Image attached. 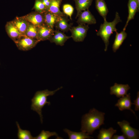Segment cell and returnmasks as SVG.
Returning <instances> with one entry per match:
<instances>
[{
    "instance_id": "obj_3",
    "label": "cell",
    "mask_w": 139,
    "mask_h": 139,
    "mask_svg": "<svg viewBox=\"0 0 139 139\" xmlns=\"http://www.w3.org/2000/svg\"><path fill=\"white\" fill-rule=\"evenodd\" d=\"M62 88L61 86L53 91H50L47 89L37 91L31 99V110L37 112L39 115L41 123H42V109L45 105L50 104L49 102L47 101V97L53 95L56 92Z\"/></svg>"
},
{
    "instance_id": "obj_17",
    "label": "cell",
    "mask_w": 139,
    "mask_h": 139,
    "mask_svg": "<svg viewBox=\"0 0 139 139\" xmlns=\"http://www.w3.org/2000/svg\"><path fill=\"white\" fill-rule=\"evenodd\" d=\"M115 39L112 46L113 51L115 52L121 45L124 40L126 38L127 34L125 31L123 30L120 33L116 32Z\"/></svg>"
},
{
    "instance_id": "obj_22",
    "label": "cell",
    "mask_w": 139,
    "mask_h": 139,
    "mask_svg": "<svg viewBox=\"0 0 139 139\" xmlns=\"http://www.w3.org/2000/svg\"><path fill=\"white\" fill-rule=\"evenodd\" d=\"M64 131L68 134L70 139H85L93 138L82 131L77 132L71 131L67 129H64Z\"/></svg>"
},
{
    "instance_id": "obj_31",
    "label": "cell",
    "mask_w": 139,
    "mask_h": 139,
    "mask_svg": "<svg viewBox=\"0 0 139 139\" xmlns=\"http://www.w3.org/2000/svg\"><path fill=\"white\" fill-rule=\"evenodd\" d=\"M126 138V137L123 134L121 135H114L113 136H112L111 138L112 139H125Z\"/></svg>"
},
{
    "instance_id": "obj_12",
    "label": "cell",
    "mask_w": 139,
    "mask_h": 139,
    "mask_svg": "<svg viewBox=\"0 0 139 139\" xmlns=\"http://www.w3.org/2000/svg\"><path fill=\"white\" fill-rule=\"evenodd\" d=\"M128 7V14L127 20L123 29L124 31L125 30L129 22L134 19L136 13L139 10L136 0H129Z\"/></svg>"
},
{
    "instance_id": "obj_32",
    "label": "cell",
    "mask_w": 139,
    "mask_h": 139,
    "mask_svg": "<svg viewBox=\"0 0 139 139\" xmlns=\"http://www.w3.org/2000/svg\"><path fill=\"white\" fill-rule=\"evenodd\" d=\"M138 8L139 9V0H136Z\"/></svg>"
},
{
    "instance_id": "obj_29",
    "label": "cell",
    "mask_w": 139,
    "mask_h": 139,
    "mask_svg": "<svg viewBox=\"0 0 139 139\" xmlns=\"http://www.w3.org/2000/svg\"><path fill=\"white\" fill-rule=\"evenodd\" d=\"M134 103H132L135 105V110L138 111L139 110V92L138 91L137 93V96L136 99L133 101Z\"/></svg>"
},
{
    "instance_id": "obj_7",
    "label": "cell",
    "mask_w": 139,
    "mask_h": 139,
    "mask_svg": "<svg viewBox=\"0 0 139 139\" xmlns=\"http://www.w3.org/2000/svg\"><path fill=\"white\" fill-rule=\"evenodd\" d=\"M77 22L78 24H93L96 23V20L94 16L88 9L81 12L78 16Z\"/></svg>"
},
{
    "instance_id": "obj_27",
    "label": "cell",
    "mask_w": 139,
    "mask_h": 139,
    "mask_svg": "<svg viewBox=\"0 0 139 139\" xmlns=\"http://www.w3.org/2000/svg\"><path fill=\"white\" fill-rule=\"evenodd\" d=\"M34 8L37 12L43 14L47 11L41 0H36Z\"/></svg>"
},
{
    "instance_id": "obj_6",
    "label": "cell",
    "mask_w": 139,
    "mask_h": 139,
    "mask_svg": "<svg viewBox=\"0 0 139 139\" xmlns=\"http://www.w3.org/2000/svg\"><path fill=\"white\" fill-rule=\"evenodd\" d=\"M39 42L37 40L24 36L14 42L19 49L26 51L34 47Z\"/></svg>"
},
{
    "instance_id": "obj_21",
    "label": "cell",
    "mask_w": 139,
    "mask_h": 139,
    "mask_svg": "<svg viewBox=\"0 0 139 139\" xmlns=\"http://www.w3.org/2000/svg\"><path fill=\"white\" fill-rule=\"evenodd\" d=\"M95 7L103 19H106L109 11L104 0H95Z\"/></svg>"
},
{
    "instance_id": "obj_23",
    "label": "cell",
    "mask_w": 139,
    "mask_h": 139,
    "mask_svg": "<svg viewBox=\"0 0 139 139\" xmlns=\"http://www.w3.org/2000/svg\"><path fill=\"white\" fill-rule=\"evenodd\" d=\"M117 131L112 127L106 129L102 128L100 130L97 137L98 139H110L113 134L116 133Z\"/></svg>"
},
{
    "instance_id": "obj_26",
    "label": "cell",
    "mask_w": 139,
    "mask_h": 139,
    "mask_svg": "<svg viewBox=\"0 0 139 139\" xmlns=\"http://www.w3.org/2000/svg\"><path fill=\"white\" fill-rule=\"evenodd\" d=\"M53 136H55L57 138L59 137L57 133L55 132H50L48 131H42L37 136L34 137V139H48Z\"/></svg>"
},
{
    "instance_id": "obj_5",
    "label": "cell",
    "mask_w": 139,
    "mask_h": 139,
    "mask_svg": "<svg viewBox=\"0 0 139 139\" xmlns=\"http://www.w3.org/2000/svg\"><path fill=\"white\" fill-rule=\"evenodd\" d=\"M117 124L120 127L121 131L124 134L128 139H137L139 138L138 130L132 127L128 121L123 120L118 121Z\"/></svg>"
},
{
    "instance_id": "obj_13",
    "label": "cell",
    "mask_w": 139,
    "mask_h": 139,
    "mask_svg": "<svg viewBox=\"0 0 139 139\" xmlns=\"http://www.w3.org/2000/svg\"><path fill=\"white\" fill-rule=\"evenodd\" d=\"M71 38V36H67L64 32L57 30L54 31L53 35L49 40L51 42L54 43L57 45L63 46L66 41Z\"/></svg>"
},
{
    "instance_id": "obj_24",
    "label": "cell",
    "mask_w": 139,
    "mask_h": 139,
    "mask_svg": "<svg viewBox=\"0 0 139 139\" xmlns=\"http://www.w3.org/2000/svg\"><path fill=\"white\" fill-rule=\"evenodd\" d=\"M25 36L32 39L38 40L37 27L29 23Z\"/></svg>"
},
{
    "instance_id": "obj_11",
    "label": "cell",
    "mask_w": 139,
    "mask_h": 139,
    "mask_svg": "<svg viewBox=\"0 0 139 139\" xmlns=\"http://www.w3.org/2000/svg\"><path fill=\"white\" fill-rule=\"evenodd\" d=\"M132 103L131 100L130 93H129L119 99L115 106L117 107L121 111L125 110H129L135 115V112L131 109Z\"/></svg>"
},
{
    "instance_id": "obj_30",
    "label": "cell",
    "mask_w": 139,
    "mask_h": 139,
    "mask_svg": "<svg viewBox=\"0 0 139 139\" xmlns=\"http://www.w3.org/2000/svg\"><path fill=\"white\" fill-rule=\"evenodd\" d=\"M44 5L47 11L50 4V0H41Z\"/></svg>"
},
{
    "instance_id": "obj_28",
    "label": "cell",
    "mask_w": 139,
    "mask_h": 139,
    "mask_svg": "<svg viewBox=\"0 0 139 139\" xmlns=\"http://www.w3.org/2000/svg\"><path fill=\"white\" fill-rule=\"evenodd\" d=\"M63 9L64 13L68 16L72 20V16L74 10L73 7L70 4H66L63 5Z\"/></svg>"
},
{
    "instance_id": "obj_15",
    "label": "cell",
    "mask_w": 139,
    "mask_h": 139,
    "mask_svg": "<svg viewBox=\"0 0 139 139\" xmlns=\"http://www.w3.org/2000/svg\"><path fill=\"white\" fill-rule=\"evenodd\" d=\"M19 32L22 35L25 34L29 23L23 17H16L12 21Z\"/></svg>"
},
{
    "instance_id": "obj_10",
    "label": "cell",
    "mask_w": 139,
    "mask_h": 139,
    "mask_svg": "<svg viewBox=\"0 0 139 139\" xmlns=\"http://www.w3.org/2000/svg\"><path fill=\"white\" fill-rule=\"evenodd\" d=\"M130 88L128 85L119 84L116 83L114 85L110 87V94L115 95L117 97L120 98L127 94L128 90Z\"/></svg>"
},
{
    "instance_id": "obj_14",
    "label": "cell",
    "mask_w": 139,
    "mask_h": 139,
    "mask_svg": "<svg viewBox=\"0 0 139 139\" xmlns=\"http://www.w3.org/2000/svg\"><path fill=\"white\" fill-rule=\"evenodd\" d=\"M5 29L9 37L14 42L24 36L19 32L12 21L7 23Z\"/></svg>"
},
{
    "instance_id": "obj_2",
    "label": "cell",
    "mask_w": 139,
    "mask_h": 139,
    "mask_svg": "<svg viewBox=\"0 0 139 139\" xmlns=\"http://www.w3.org/2000/svg\"><path fill=\"white\" fill-rule=\"evenodd\" d=\"M103 19V23L101 24L97 35L100 36L103 41L105 45L104 50L106 51L107 50L111 35L114 32L117 31L116 25L119 22H121L122 20L117 12H116L115 18L112 21L108 22L107 21L106 19Z\"/></svg>"
},
{
    "instance_id": "obj_20",
    "label": "cell",
    "mask_w": 139,
    "mask_h": 139,
    "mask_svg": "<svg viewBox=\"0 0 139 139\" xmlns=\"http://www.w3.org/2000/svg\"><path fill=\"white\" fill-rule=\"evenodd\" d=\"M63 0H50V4L48 11L59 16L65 15L60 10V6Z\"/></svg>"
},
{
    "instance_id": "obj_4",
    "label": "cell",
    "mask_w": 139,
    "mask_h": 139,
    "mask_svg": "<svg viewBox=\"0 0 139 139\" xmlns=\"http://www.w3.org/2000/svg\"><path fill=\"white\" fill-rule=\"evenodd\" d=\"M89 28L88 25L81 24L77 26L72 27L70 30L71 33V38L76 42L83 41Z\"/></svg>"
},
{
    "instance_id": "obj_8",
    "label": "cell",
    "mask_w": 139,
    "mask_h": 139,
    "mask_svg": "<svg viewBox=\"0 0 139 139\" xmlns=\"http://www.w3.org/2000/svg\"><path fill=\"white\" fill-rule=\"evenodd\" d=\"M38 37L40 41L49 40L53 35L54 31L45 23L37 27Z\"/></svg>"
},
{
    "instance_id": "obj_16",
    "label": "cell",
    "mask_w": 139,
    "mask_h": 139,
    "mask_svg": "<svg viewBox=\"0 0 139 139\" xmlns=\"http://www.w3.org/2000/svg\"><path fill=\"white\" fill-rule=\"evenodd\" d=\"M58 30L63 32H67L72 27V24L68 23V19L65 15L59 16L55 26Z\"/></svg>"
},
{
    "instance_id": "obj_25",
    "label": "cell",
    "mask_w": 139,
    "mask_h": 139,
    "mask_svg": "<svg viewBox=\"0 0 139 139\" xmlns=\"http://www.w3.org/2000/svg\"><path fill=\"white\" fill-rule=\"evenodd\" d=\"M16 124L18 128V137L19 139H34V137L31 135L30 131L22 129L17 122Z\"/></svg>"
},
{
    "instance_id": "obj_18",
    "label": "cell",
    "mask_w": 139,
    "mask_h": 139,
    "mask_svg": "<svg viewBox=\"0 0 139 139\" xmlns=\"http://www.w3.org/2000/svg\"><path fill=\"white\" fill-rule=\"evenodd\" d=\"M43 14L45 23L50 28L54 29V27L59 16L48 11Z\"/></svg>"
},
{
    "instance_id": "obj_9",
    "label": "cell",
    "mask_w": 139,
    "mask_h": 139,
    "mask_svg": "<svg viewBox=\"0 0 139 139\" xmlns=\"http://www.w3.org/2000/svg\"><path fill=\"white\" fill-rule=\"evenodd\" d=\"M23 17L29 23L37 27L45 24L43 14L37 12L28 14Z\"/></svg>"
},
{
    "instance_id": "obj_1",
    "label": "cell",
    "mask_w": 139,
    "mask_h": 139,
    "mask_svg": "<svg viewBox=\"0 0 139 139\" xmlns=\"http://www.w3.org/2000/svg\"><path fill=\"white\" fill-rule=\"evenodd\" d=\"M105 114L94 108L90 109L82 117L81 130L89 135L92 134L95 130L104 124Z\"/></svg>"
},
{
    "instance_id": "obj_19",
    "label": "cell",
    "mask_w": 139,
    "mask_h": 139,
    "mask_svg": "<svg viewBox=\"0 0 139 139\" xmlns=\"http://www.w3.org/2000/svg\"><path fill=\"white\" fill-rule=\"evenodd\" d=\"M77 13L76 18L82 12L88 9L93 0H74Z\"/></svg>"
}]
</instances>
